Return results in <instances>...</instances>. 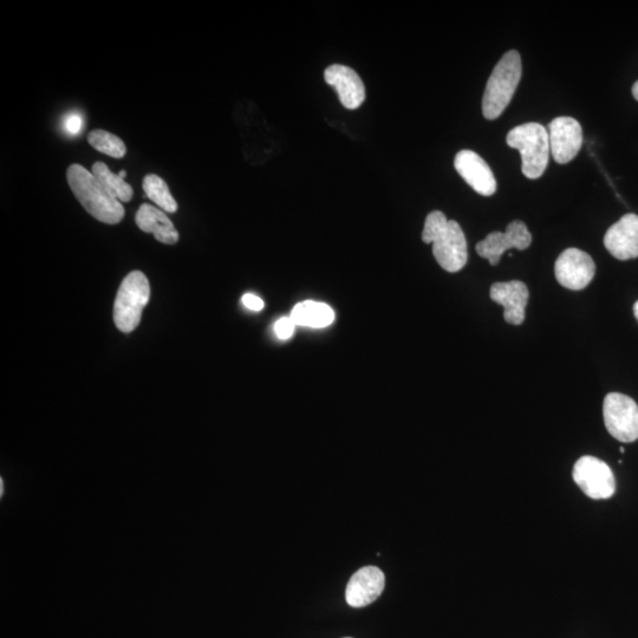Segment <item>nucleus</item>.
<instances>
[{
    "instance_id": "f257e3e1",
    "label": "nucleus",
    "mask_w": 638,
    "mask_h": 638,
    "mask_svg": "<svg viewBox=\"0 0 638 638\" xmlns=\"http://www.w3.org/2000/svg\"><path fill=\"white\" fill-rule=\"evenodd\" d=\"M422 240L433 245V255L442 269L453 273L465 268L468 260L467 240L457 221L448 220L440 211L429 213Z\"/></svg>"
},
{
    "instance_id": "f03ea898",
    "label": "nucleus",
    "mask_w": 638,
    "mask_h": 638,
    "mask_svg": "<svg viewBox=\"0 0 638 638\" xmlns=\"http://www.w3.org/2000/svg\"><path fill=\"white\" fill-rule=\"evenodd\" d=\"M67 179L70 190L90 216L103 224L121 223L125 217V207L87 168L77 164L71 165L68 168Z\"/></svg>"
},
{
    "instance_id": "7ed1b4c3",
    "label": "nucleus",
    "mask_w": 638,
    "mask_h": 638,
    "mask_svg": "<svg viewBox=\"0 0 638 638\" xmlns=\"http://www.w3.org/2000/svg\"><path fill=\"white\" fill-rule=\"evenodd\" d=\"M522 73V58L519 52H506L488 78L483 99L485 119L496 120L504 113L516 93Z\"/></svg>"
},
{
    "instance_id": "20e7f679",
    "label": "nucleus",
    "mask_w": 638,
    "mask_h": 638,
    "mask_svg": "<svg viewBox=\"0 0 638 638\" xmlns=\"http://www.w3.org/2000/svg\"><path fill=\"white\" fill-rule=\"evenodd\" d=\"M506 142L522 155V171L526 178L535 180L542 177L551 153L549 133L544 126L530 122L513 128L507 134Z\"/></svg>"
},
{
    "instance_id": "39448f33",
    "label": "nucleus",
    "mask_w": 638,
    "mask_h": 638,
    "mask_svg": "<svg viewBox=\"0 0 638 638\" xmlns=\"http://www.w3.org/2000/svg\"><path fill=\"white\" fill-rule=\"evenodd\" d=\"M149 297H151V286L145 273L130 272L117 291L114 304L116 328L125 334L138 328Z\"/></svg>"
},
{
    "instance_id": "423d86ee",
    "label": "nucleus",
    "mask_w": 638,
    "mask_h": 638,
    "mask_svg": "<svg viewBox=\"0 0 638 638\" xmlns=\"http://www.w3.org/2000/svg\"><path fill=\"white\" fill-rule=\"evenodd\" d=\"M605 427L611 436L621 442L638 439V406L631 397L610 393L603 403Z\"/></svg>"
},
{
    "instance_id": "0eeeda50",
    "label": "nucleus",
    "mask_w": 638,
    "mask_h": 638,
    "mask_svg": "<svg viewBox=\"0 0 638 638\" xmlns=\"http://www.w3.org/2000/svg\"><path fill=\"white\" fill-rule=\"evenodd\" d=\"M572 477L585 496L591 499H609L616 492L615 475L611 468L604 461L590 455H585L576 462Z\"/></svg>"
},
{
    "instance_id": "6e6552de",
    "label": "nucleus",
    "mask_w": 638,
    "mask_h": 638,
    "mask_svg": "<svg viewBox=\"0 0 638 638\" xmlns=\"http://www.w3.org/2000/svg\"><path fill=\"white\" fill-rule=\"evenodd\" d=\"M532 243V236L523 221L514 220L507 225L505 232H493L481 240L475 246V250L480 257L490 262L492 266H497L501 256L507 250L517 249L524 251L529 249Z\"/></svg>"
},
{
    "instance_id": "1a4fd4ad",
    "label": "nucleus",
    "mask_w": 638,
    "mask_h": 638,
    "mask_svg": "<svg viewBox=\"0 0 638 638\" xmlns=\"http://www.w3.org/2000/svg\"><path fill=\"white\" fill-rule=\"evenodd\" d=\"M595 273V262L587 252L568 249L556 260V279L566 289L579 291L587 288Z\"/></svg>"
},
{
    "instance_id": "9d476101",
    "label": "nucleus",
    "mask_w": 638,
    "mask_h": 638,
    "mask_svg": "<svg viewBox=\"0 0 638 638\" xmlns=\"http://www.w3.org/2000/svg\"><path fill=\"white\" fill-rule=\"evenodd\" d=\"M550 151L559 165L574 160L583 145V130L579 122L569 116L557 117L548 128Z\"/></svg>"
},
{
    "instance_id": "9b49d317",
    "label": "nucleus",
    "mask_w": 638,
    "mask_h": 638,
    "mask_svg": "<svg viewBox=\"0 0 638 638\" xmlns=\"http://www.w3.org/2000/svg\"><path fill=\"white\" fill-rule=\"evenodd\" d=\"M454 167L460 177L475 192L484 197H491L497 191V181L487 162L470 149H464L455 156Z\"/></svg>"
},
{
    "instance_id": "f8f14e48",
    "label": "nucleus",
    "mask_w": 638,
    "mask_h": 638,
    "mask_svg": "<svg viewBox=\"0 0 638 638\" xmlns=\"http://www.w3.org/2000/svg\"><path fill=\"white\" fill-rule=\"evenodd\" d=\"M386 587V577L376 566H364L355 572L345 590V600L353 608H363L375 602Z\"/></svg>"
},
{
    "instance_id": "ddd939ff",
    "label": "nucleus",
    "mask_w": 638,
    "mask_h": 638,
    "mask_svg": "<svg viewBox=\"0 0 638 638\" xmlns=\"http://www.w3.org/2000/svg\"><path fill=\"white\" fill-rule=\"evenodd\" d=\"M325 82L336 89L343 107L354 110L366 100V87L354 69L334 64L325 70Z\"/></svg>"
},
{
    "instance_id": "4468645a",
    "label": "nucleus",
    "mask_w": 638,
    "mask_h": 638,
    "mask_svg": "<svg viewBox=\"0 0 638 638\" xmlns=\"http://www.w3.org/2000/svg\"><path fill=\"white\" fill-rule=\"evenodd\" d=\"M604 245L618 260L638 257V216L626 214L610 227L604 237Z\"/></svg>"
},
{
    "instance_id": "2eb2a0df",
    "label": "nucleus",
    "mask_w": 638,
    "mask_h": 638,
    "mask_svg": "<svg viewBox=\"0 0 638 638\" xmlns=\"http://www.w3.org/2000/svg\"><path fill=\"white\" fill-rule=\"evenodd\" d=\"M490 296L493 302L503 305L505 321L520 325L525 321V309L529 302V289L523 282L512 281L492 285Z\"/></svg>"
},
{
    "instance_id": "dca6fc26",
    "label": "nucleus",
    "mask_w": 638,
    "mask_h": 638,
    "mask_svg": "<svg viewBox=\"0 0 638 638\" xmlns=\"http://www.w3.org/2000/svg\"><path fill=\"white\" fill-rule=\"evenodd\" d=\"M136 225L146 233H152L158 242L174 245L179 242V232L164 211L152 205L143 204L135 217Z\"/></svg>"
},
{
    "instance_id": "f3484780",
    "label": "nucleus",
    "mask_w": 638,
    "mask_h": 638,
    "mask_svg": "<svg viewBox=\"0 0 638 638\" xmlns=\"http://www.w3.org/2000/svg\"><path fill=\"white\" fill-rule=\"evenodd\" d=\"M290 317L299 327L322 329L334 323L335 312L327 304L305 301L296 305Z\"/></svg>"
},
{
    "instance_id": "a211bd4d",
    "label": "nucleus",
    "mask_w": 638,
    "mask_h": 638,
    "mask_svg": "<svg viewBox=\"0 0 638 638\" xmlns=\"http://www.w3.org/2000/svg\"><path fill=\"white\" fill-rule=\"evenodd\" d=\"M93 174L101 182L104 188L120 201V203H129L133 198V188L125 180L120 178L119 174H114L103 162H95L91 168Z\"/></svg>"
},
{
    "instance_id": "6ab92c4d",
    "label": "nucleus",
    "mask_w": 638,
    "mask_h": 638,
    "mask_svg": "<svg viewBox=\"0 0 638 638\" xmlns=\"http://www.w3.org/2000/svg\"><path fill=\"white\" fill-rule=\"evenodd\" d=\"M143 191L146 197L151 199L154 204L158 205L162 211L175 213L178 211L177 200L173 198L167 182L156 174H148L143 179Z\"/></svg>"
},
{
    "instance_id": "aec40b11",
    "label": "nucleus",
    "mask_w": 638,
    "mask_h": 638,
    "mask_svg": "<svg viewBox=\"0 0 638 638\" xmlns=\"http://www.w3.org/2000/svg\"><path fill=\"white\" fill-rule=\"evenodd\" d=\"M88 142L96 151L112 156L115 159H122L127 153V147L119 136L107 132V130L96 129L88 135Z\"/></svg>"
},
{
    "instance_id": "412c9836",
    "label": "nucleus",
    "mask_w": 638,
    "mask_h": 638,
    "mask_svg": "<svg viewBox=\"0 0 638 638\" xmlns=\"http://www.w3.org/2000/svg\"><path fill=\"white\" fill-rule=\"evenodd\" d=\"M63 130L70 136H77L83 130V117L80 113L73 112L64 116Z\"/></svg>"
},
{
    "instance_id": "4be33fe9",
    "label": "nucleus",
    "mask_w": 638,
    "mask_h": 638,
    "mask_svg": "<svg viewBox=\"0 0 638 638\" xmlns=\"http://www.w3.org/2000/svg\"><path fill=\"white\" fill-rule=\"evenodd\" d=\"M296 327L297 325L292 321L291 317H283L276 322L275 332L281 340H289V338L294 335Z\"/></svg>"
},
{
    "instance_id": "5701e85b",
    "label": "nucleus",
    "mask_w": 638,
    "mask_h": 638,
    "mask_svg": "<svg viewBox=\"0 0 638 638\" xmlns=\"http://www.w3.org/2000/svg\"><path fill=\"white\" fill-rule=\"evenodd\" d=\"M242 301L245 307L252 311H260L264 309L263 299L256 295L246 294L243 296Z\"/></svg>"
},
{
    "instance_id": "b1692460",
    "label": "nucleus",
    "mask_w": 638,
    "mask_h": 638,
    "mask_svg": "<svg viewBox=\"0 0 638 638\" xmlns=\"http://www.w3.org/2000/svg\"><path fill=\"white\" fill-rule=\"evenodd\" d=\"M633 95L635 99L638 101V81L633 86Z\"/></svg>"
},
{
    "instance_id": "393cba45",
    "label": "nucleus",
    "mask_w": 638,
    "mask_h": 638,
    "mask_svg": "<svg viewBox=\"0 0 638 638\" xmlns=\"http://www.w3.org/2000/svg\"><path fill=\"white\" fill-rule=\"evenodd\" d=\"M634 314H635V317H636V319L638 321V302H636V304L634 305Z\"/></svg>"
},
{
    "instance_id": "a878e982",
    "label": "nucleus",
    "mask_w": 638,
    "mask_h": 638,
    "mask_svg": "<svg viewBox=\"0 0 638 638\" xmlns=\"http://www.w3.org/2000/svg\"><path fill=\"white\" fill-rule=\"evenodd\" d=\"M119 175H120V178H122L123 180H125V178L127 177V172H126V171H121V172L119 173Z\"/></svg>"
},
{
    "instance_id": "bb28decb",
    "label": "nucleus",
    "mask_w": 638,
    "mask_h": 638,
    "mask_svg": "<svg viewBox=\"0 0 638 638\" xmlns=\"http://www.w3.org/2000/svg\"><path fill=\"white\" fill-rule=\"evenodd\" d=\"M620 451H621V453H624V448H623V447H621V448H620Z\"/></svg>"
},
{
    "instance_id": "cd10ccee",
    "label": "nucleus",
    "mask_w": 638,
    "mask_h": 638,
    "mask_svg": "<svg viewBox=\"0 0 638 638\" xmlns=\"http://www.w3.org/2000/svg\"><path fill=\"white\" fill-rule=\"evenodd\" d=\"M345 638H351V637H345Z\"/></svg>"
}]
</instances>
